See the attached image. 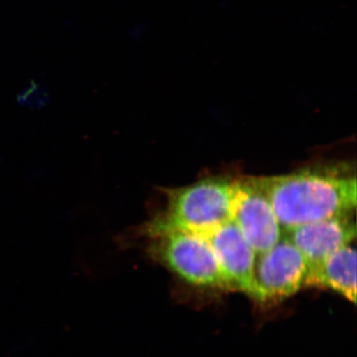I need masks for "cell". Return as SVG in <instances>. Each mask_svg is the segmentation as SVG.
Here are the masks:
<instances>
[{
    "label": "cell",
    "instance_id": "277c9868",
    "mask_svg": "<svg viewBox=\"0 0 357 357\" xmlns=\"http://www.w3.org/2000/svg\"><path fill=\"white\" fill-rule=\"evenodd\" d=\"M231 222L257 255L273 248L284 234L273 206L255 177L234 180Z\"/></svg>",
    "mask_w": 357,
    "mask_h": 357
},
{
    "label": "cell",
    "instance_id": "6da1fadb",
    "mask_svg": "<svg viewBox=\"0 0 357 357\" xmlns=\"http://www.w3.org/2000/svg\"><path fill=\"white\" fill-rule=\"evenodd\" d=\"M269 199L282 229L338 215L356 208V176L303 170L287 175L255 177Z\"/></svg>",
    "mask_w": 357,
    "mask_h": 357
},
{
    "label": "cell",
    "instance_id": "52a82bcc",
    "mask_svg": "<svg viewBox=\"0 0 357 357\" xmlns=\"http://www.w3.org/2000/svg\"><path fill=\"white\" fill-rule=\"evenodd\" d=\"M204 237L217 257L227 290L241 291L250 296L257 255L236 225L230 220Z\"/></svg>",
    "mask_w": 357,
    "mask_h": 357
},
{
    "label": "cell",
    "instance_id": "8992f818",
    "mask_svg": "<svg viewBox=\"0 0 357 357\" xmlns=\"http://www.w3.org/2000/svg\"><path fill=\"white\" fill-rule=\"evenodd\" d=\"M284 231L286 236H283L306 260L309 272L338 249L351 244L356 237V225L349 215H344L306 223Z\"/></svg>",
    "mask_w": 357,
    "mask_h": 357
},
{
    "label": "cell",
    "instance_id": "3957f363",
    "mask_svg": "<svg viewBox=\"0 0 357 357\" xmlns=\"http://www.w3.org/2000/svg\"><path fill=\"white\" fill-rule=\"evenodd\" d=\"M150 239L148 253L183 280L199 287L227 290L217 257L204 236L174 231Z\"/></svg>",
    "mask_w": 357,
    "mask_h": 357
},
{
    "label": "cell",
    "instance_id": "ba28073f",
    "mask_svg": "<svg viewBox=\"0 0 357 357\" xmlns=\"http://www.w3.org/2000/svg\"><path fill=\"white\" fill-rule=\"evenodd\" d=\"M304 286L331 289L356 302V251L351 244L338 249L307 272Z\"/></svg>",
    "mask_w": 357,
    "mask_h": 357
},
{
    "label": "cell",
    "instance_id": "5b68a950",
    "mask_svg": "<svg viewBox=\"0 0 357 357\" xmlns=\"http://www.w3.org/2000/svg\"><path fill=\"white\" fill-rule=\"evenodd\" d=\"M306 260L286 236L256 257L250 297L258 302H275L294 295L304 286Z\"/></svg>",
    "mask_w": 357,
    "mask_h": 357
},
{
    "label": "cell",
    "instance_id": "7a4b0ae2",
    "mask_svg": "<svg viewBox=\"0 0 357 357\" xmlns=\"http://www.w3.org/2000/svg\"><path fill=\"white\" fill-rule=\"evenodd\" d=\"M232 183L211 177L167 190L165 208L144 225L143 234L149 238L174 231L206 236L231 220Z\"/></svg>",
    "mask_w": 357,
    "mask_h": 357
}]
</instances>
